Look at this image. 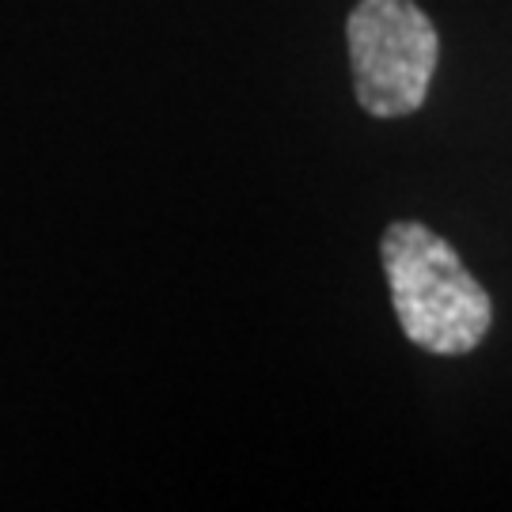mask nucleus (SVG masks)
<instances>
[{
    "instance_id": "f257e3e1",
    "label": "nucleus",
    "mask_w": 512,
    "mask_h": 512,
    "mask_svg": "<svg viewBox=\"0 0 512 512\" xmlns=\"http://www.w3.org/2000/svg\"><path fill=\"white\" fill-rule=\"evenodd\" d=\"M399 327L414 346L459 357L486 338L494 304L456 247L418 220H395L380 243Z\"/></svg>"
},
{
    "instance_id": "f03ea898",
    "label": "nucleus",
    "mask_w": 512,
    "mask_h": 512,
    "mask_svg": "<svg viewBox=\"0 0 512 512\" xmlns=\"http://www.w3.org/2000/svg\"><path fill=\"white\" fill-rule=\"evenodd\" d=\"M346 42L357 103L372 118H403L425 103L440 38L414 0H361L349 12Z\"/></svg>"
}]
</instances>
